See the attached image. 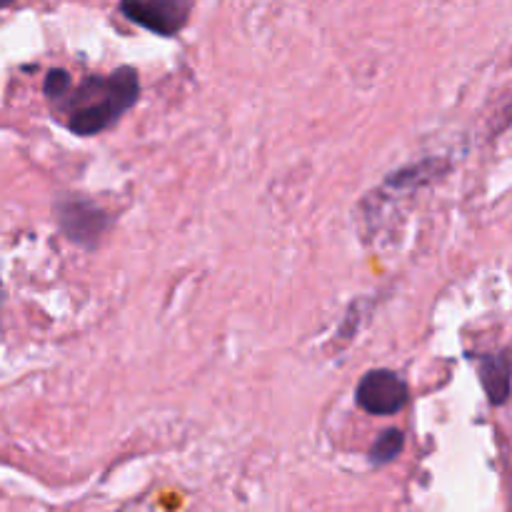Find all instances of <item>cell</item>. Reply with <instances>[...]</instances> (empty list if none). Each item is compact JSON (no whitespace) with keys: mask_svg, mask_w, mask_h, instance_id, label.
I'll use <instances>...</instances> for the list:
<instances>
[{"mask_svg":"<svg viewBox=\"0 0 512 512\" xmlns=\"http://www.w3.org/2000/svg\"><path fill=\"white\" fill-rule=\"evenodd\" d=\"M138 70L123 68L110 75H90L68 100V128L75 135H95L115 123L125 110L138 103Z\"/></svg>","mask_w":512,"mask_h":512,"instance_id":"cell-1","label":"cell"},{"mask_svg":"<svg viewBox=\"0 0 512 512\" xmlns=\"http://www.w3.org/2000/svg\"><path fill=\"white\" fill-rule=\"evenodd\" d=\"M120 13L155 35H178L188 25L190 0H120Z\"/></svg>","mask_w":512,"mask_h":512,"instance_id":"cell-2","label":"cell"},{"mask_svg":"<svg viewBox=\"0 0 512 512\" xmlns=\"http://www.w3.org/2000/svg\"><path fill=\"white\" fill-rule=\"evenodd\" d=\"M358 405L370 415H395L408 405V383L393 370H370L358 385Z\"/></svg>","mask_w":512,"mask_h":512,"instance_id":"cell-3","label":"cell"},{"mask_svg":"<svg viewBox=\"0 0 512 512\" xmlns=\"http://www.w3.org/2000/svg\"><path fill=\"white\" fill-rule=\"evenodd\" d=\"M55 213H58L60 228L65 230V235H68L73 243L85 245V248H93L110 223L108 215H105L103 210L95 208L90 200L83 198L58 200Z\"/></svg>","mask_w":512,"mask_h":512,"instance_id":"cell-4","label":"cell"},{"mask_svg":"<svg viewBox=\"0 0 512 512\" xmlns=\"http://www.w3.org/2000/svg\"><path fill=\"white\" fill-rule=\"evenodd\" d=\"M478 370L480 380H483V388L488 393L490 403L503 405L510 395V353L508 350H500V353L483 355L478 358Z\"/></svg>","mask_w":512,"mask_h":512,"instance_id":"cell-5","label":"cell"},{"mask_svg":"<svg viewBox=\"0 0 512 512\" xmlns=\"http://www.w3.org/2000/svg\"><path fill=\"white\" fill-rule=\"evenodd\" d=\"M403 448H405V435L400 433V430L395 428L383 430V433L378 435V440H375L373 450H370V460H373L375 465H388L403 453Z\"/></svg>","mask_w":512,"mask_h":512,"instance_id":"cell-6","label":"cell"},{"mask_svg":"<svg viewBox=\"0 0 512 512\" xmlns=\"http://www.w3.org/2000/svg\"><path fill=\"white\" fill-rule=\"evenodd\" d=\"M70 93V75L68 70L63 68H55L45 75V95L48 98H63V95Z\"/></svg>","mask_w":512,"mask_h":512,"instance_id":"cell-7","label":"cell"},{"mask_svg":"<svg viewBox=\"0 0 512 512\" xmlns=\"http://www.w3.org/2000/svg\"><path fill=\"white\" fill-rule=\"evenodd\" d=\"M10 3H15V0H0V8H5V5H10Z\"/></svg>","mask_w":512,"mask_h":512,"instance_id":"cell-8","label":"cell"}]
</instances>
